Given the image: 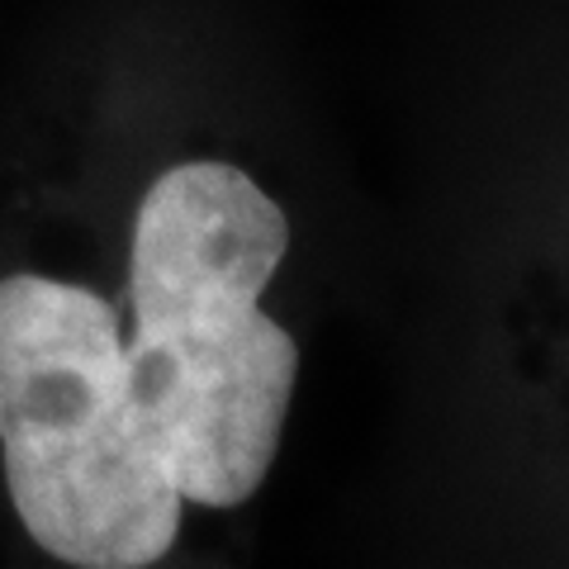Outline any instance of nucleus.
<instances>
[{"label":"nucleus","instance_id":"nucleus-2","mask_svg":"<svg viewBox=\"0 0 569 569\" xmlns=\"http://www.w3.org/2000/svg\"><path fill=\"white\" fill-rule=\"evenodd\" d=\"M0 460L52 560L142 569L176 546L186 498L133 389L119 313L86 284L0 280Z\"/></svg>","mask_w":569,"mask_h":569},{"label":"nucleus","instance_id":"nucleus-1","mask_svg":"<svg viewBox=\"0 0 569 569\" xmlns=\"http://www.w3.org/2000/svg\"><path fill=\"white\" fill-rule=\"evenodd\" d=\"M284 247V209L228 162L167 167L138 204L129 366L194 508L247 503L280 451L299 347L261 295Z\"/></svg>","mask_w":569,"mask_h":569}]
</instances>
